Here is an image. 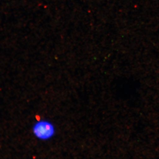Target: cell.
Wrapping results in <instances>:
<instances>
[{
    "label": "cell",
    "mask_w": 159,
    "mask_h": 159,
    "mask_svg": "<svg viewBox=\"0 0 159 159\" xmlns=\"http://www.w3.org/2000/svg\"><path fill=\"white\" fill-rule=\"evenodd\" d=\"M32 133L38 140L46 142L54 138L56 134V128L50 120L39 119L33 124Z\"/></svg>",
    "instance_id": "cell-1"
}]
</instances>
